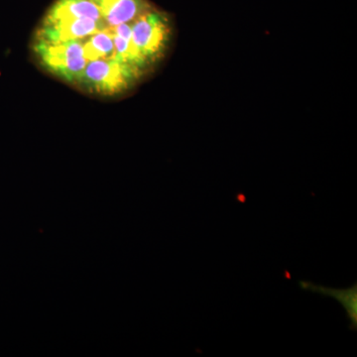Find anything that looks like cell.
<instances>
[{
	"instance_id": "cell-1",
	"label": "cell",
	"mask_w": 357,
	"mask_h": 357,
	"mask_svg": "<svg viewBox=\"0 0 357 357\" xmlns=\"http://www.w3.org/2000/svg\"><path fill=\"white\" fill-rule=\"evenodd\" d=\"M170 37V20L154 7L133 22L134 44L151 65L163 56Z\"/></svg>"
},
{
	"instance_id": "cell-2",
	"label": "cell",
	"mask_w": 357,
	"mask_h": 357,
	"mask_svg": "<svg viewBox=\"0 0 357 357\" xmlns=\"http://www.w3.org/2000/svg\"><path fill=\"white\" fill-rule=\"evenodd\" d=\"M100 13L112 24L132 22L152 8L147 0H93Z\"/></svg>"
},
{
	"instance_id": "cell-3",
	"label": "cell",
	"mask_w": 357,
	"mask_h": 357,
	"mask_svg": "<svg viewBox=\"0 0 357 357\" xmlns=\"http://www.w3.org/2000/svg\"><path fill=\"white\" fill-rule=\"evenodd\" d=\"M299 286L302 290L321 294L337 301L347 312V319L351 321V330H357V283L344 289L326 287L310 281H300Z\"/></svg>"
}]
</instances>
